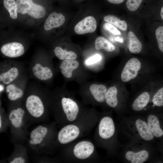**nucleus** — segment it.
I'll use <instances>...</instances> for the list:
<instances>
[{
  "mask_svg": "<svg viewBox=\"0 0 163 163\" xmlns=\"http://www.w3.org/2000/svg\"><path fill=\"white\" fill-rule=\"evenodd\" d=\"M100 115L93 109L90 110L78 120L62 127L58 133V141L66 144L87 136L97 124Z\"/></svg>",
  "mask_w": 163,
  "mask_h": 163,
  "instance_id": "f257e3e1",
  "label": "nucleus"
},
{
  "mask_svg": "<svg viewBox=\"0 0 163 163\" xmlns=\"http://www.w3.org/2000/svg\"><path fill=\"white\" fill-rule=\"evenodd\" d=\"M97 125L94 137L95 145L108 151H113L116 143V128L111 115L105 113L100 114Z\"/></svg>",
  "mask_w": 163,
  "mask_h": 163,
  "instance_id": "f03ea898",
  "label": "nucleus"
},
{
  "mask_svg": "<svg viewBox=\"0 0 163 163\" xmlns=\"http://www.w3.org/2000/svg\"><path fill=\"white\" fill-rule=\"evenodd\" d=\"M72 142L70 155L74 162H94L99 159L96 145L91 140H78Z\"/></svg>",
  "mask_w": 163,
  "mask_h": 163,
  "instance_id": "7ed1b4c3",
  "label": "nucleus"
},
{
  "mask_svg": "<svg viewBox=\"0 0 163 163\" xmlns=\"http://www.w3.org/2000/svg\"><path fill=\"white\" fill-rule=\"evenodd\" d=\"M18 12L22 14H28L35 19H40L45 15V8L34 3L32 0H16Z\"/></svg>",
  "mask_w": 163,
  "mask_h": 163,
  "instance_id": "20e7f679",
  "label": "nucleus"
},
{
  "mask_svg": "<svg viewBox=\"0 0 163 163\" xmlns=\"http://www.w3.org/2000/svg\"><path fill=\"white\" fill-rule=\"evenodd\" d=\"M141 68L140 61L136 58L129 59L125 64L121 74V79L124 82L134 79L137 76Z\"/></svg>",
  "mask_w": 163,
  "mask_h": 163,
  "instance_id": "39448f33",
  "label": "nucleus"
},
{
  "mask_svg": "<svg viewBox=\"0 0 163 163\" xmlns=\"http://www.w3.org/2000/svg\"><path fill=\"white\" fill-rule=\"evenodd\" d=\"M26 106L30 114L35 117H39L43 113L44 107L43 103L39 97L32 95L27 98Z\"/></svg>",
  "mask_w": 163,
  "mask_h": 163,
  "instance_id": "423d86ee",
  "label": "nucleus"
},
{
  "mask_svg": "<svg viewBox=\"0 0 163 163\" xmlns=\"http://www.w3.org/2000/svg\"><path fill=\"white\" fill-rule=\"evenodd\" d=\"M97 22L94 17L88 16L78 22L75 26L74 30L78 34L91 33L96 30Z\"/></svg>",
  "mask_w": 163,
  "mask_h": 163,
  "instance_id": "0eeeda50",
  "label": "nucleus"
},
{
  "mask_svg": "<svg viewBox=\"0 0 163 163\" xmlns=\"http://www.w3.org/2000/svg\"><path fill=\"white\" fill-rule=\"evenodd\" d=\"M1 51L4 55L10 57H16L22 55L24 52V48L21 43L13 42L3 45Z\"/></svg>",
  "mask_w": 163,
  "mask_h": 163,
  "instance_id": "6e6552de",
  "label": "nucleus"
},
{
  "mask_svg": "<svg viewBox=\"0 0 163 163\" xmlns=\"http://www.w3.org/2000/svg\"><path fill=\"white\" fill-rule=\"evenodd\" d=\"M65 21V17L62 13L52 12L45 21L44 29L46 30H49L53 28L60 27L64 24Z\"/></svg>",
  "mask_w": 163,
  "mask_h": 163,
  "instance_id": "1a4fd4ad",
  "label": "nucleus"
},
{
  "mask_svg": "<svg viewBox=\"0 0 163 163\" xmlns=\"http://www.w3.org/2000/svg\"><path fill=\"white\" fill-rule=\"evenodd\" d=\"M147 124L154 136L163 138V128L158 116L153 114L149 115L147 117Z\"/></svg>",
  "mask_w": 163,
  "mask_h": 163,
  "instance_id": "9d476101",
  "label": "nucleus"
},
{
  "mask_svg": "<svg viewBox=\"0 0 163 163\" xmlns=\"http://www.w3.org/2000/svg\"><path fill=\"white\" fill-rule=\"evenodd\" d=\"M89 88L93 99L95 102L100 104L105 102V95L107 91L105 85L94 84L90 86Z\"/></svg>",
  "mask_w": 163,
  "mask_h": 163,
  "instance_id": "9b49d317",
  "label": "nucleus"
},
{
  "mask_svg": "<svg viewBox=\"0 0 163 163\" xmlns=\"http://www.w3.org/2000/svg\"><path fill=\"white\" fill-rule=\"evenodd\" d=\"M135 126L139 136L142 139L146 141L153 139L154 136L145 121L140 119H137L135 121Z\"/></svg>",
  "mask_w": 163,
  "mask_h": 163,
  "instance_id": "f8f14e48",
  "label": "nucleus"
},
{
  "mask_svg": "<svg viewBox=\"0 0 163 163\" xmlns=\"http://www.w3.org/2000/svg\"><path fill=\"white\" fill-rule=\"evenodd\" d=\"M149 156L148 152L145 150L136 152L128 151L125 154L126 159L132 163H143L147 160Z\"/></svg>",
  "mask_w": 163,
  "mask_h": 163,
  "instance_id": "ddd939ff",
  "label": "nucleus"
},
{
  "mask_svg": "<svg viewBox=\"0 0 163 163\" xmlns=\"http://www.w3.org/2000/svg\"><path fill=\"white\" fill-rule=\"evenodd\" d=\"M79 65V62L75 60H65L59 66L61 72L64 76L67 78H71L73 71L78 68Z\"/></svg>",
  "mask_w": 163,
  "mask_h": 163,
  "instance_id": "4468645a",
  "label": "nucleus"
},
{
  "mask_svg": "<svg viewBox=\"0 0 163 163\" xmlns=\"http://www.w3.org/2000/svg\"><path fill=\"white\" fill-rule=\"evenodd\" d=\"M35 76L41 80H46L52 77L53 74L51 69L47 67H43L39 63L36 64L32 68Z\"/></svg>",
  "mask_w": 163,
  "mask_h": 163,
  "instance_id": "2eb2a0df",
  "label": "nucleus"
},
{
  "mask_svg": "<svg viewBox=\"0 0 163 163\" xmlns=\"http://www.w3.org/2000/svg\"><path fill=\"white\" fill-rule=\"evenodd\" d=\"M150 99V96L148 92H142L133 102L132 105L133 109L137 111L142 110L147 106Z\"/></svg>",
  "mask_w": 163,
  "mask_h": 163,
  "instance_id": "dca6fc26",
  "label": "nucleus"
},
{
  "mask_svg": "<svg viewBox=\"0 0 163 163\" xmlns=\"http://www.w3.org/2000/svg\"><path fill=\"white\" fill-rule=\"evenodd\" d=\"M118 93L117 89L115 86L111 87L107 90L105 95V101L110 107L115 108L117 106L118 104Z\"/></svg>",
  "mask_w": 163,
  "mask_h": 163,
  "instance_id": "f3484780",
  "label": "nucleus"
},
{
  "mask_svg": "<svg viewBox=\"0 0 163 163\" xmlns=\"http://www.w3.org/2000/svg\"><path fill=\"white\" fill-rule=\"evenodd\" d=\"M128 37L129 48L130 52L134 54L140 52L142 48V44L134 33L131 31H129Z\"/></svg>",
  "mask_w": 163,
  "mask_h": 163,
  "instance_id": "a211bd4d",
  "label": "nucleus"
},
{
  "mask_svg": "<svg viewBox=\"0 0 163 163\" xmlns=\"http://www.w3.org/2000/svg\"><path fill=\"white\" fill-rule=\"evenodd\" d=\"M94 46L95 49L97 50L104 49L108 52L114 51L115 48L113 44L102 36H99L96 39Z\"/></svg>",
  "mask_w": 163,
  "mask_h": 163,
  "instance_id": "6ab92c4d",
  "label": "nucleus"
},
{
  "mask_svg": "<svg viewBox=\"0 0 163 163\" xmlns=\"http://www.w3.org/2000/svg\"><path fill=\"white\" fill-rule=\"evenodd\" d=\"M54 52L56 56L60 60H75L77 58L75 52L63 50L59 46L56 47Z\"/></svg>",
  "mask_w": 163,
  "mask_h": 163,
  "instance_id": "aec40b11",
  "label": "nucleus"
},
{
  "mask_svg": "<svg viewBox=\"0 0 163 163\" xmlns=\"http://www.w3.org/2000/svg\"><path fill=\"white\" fill-rule=\"evenodd\" d=\"M18 71L17 68L12 67L7 72L1 74L0 75V81L4 84H9L18 76Z\"/></svg>",
  "mask_w": 163,
  "mask_h": 163,
  "instance_id": "412c9836",
  "label": "nucleus"
},
{
  "mask_svg": "<svg viewBox=\"0 0 163 163\" xmlns=\"http://www.w3.org/2000/svg\"><path fill=\"white\" fill-rule=\"evenodd\" d=\"M6 91L8 93V98L11 101H14L21 98L23 95L22 90L12 84H9L6 87Z\"/></svg>",
  "mask_w": 163,
  "mask_h": 163,
  "instance_id": "4be33fe9",
  "label": "nucleus"
},
{
  "mask_svg": "<svg viewBox=\"0 0 163 163\" xmlns=\"http://www.w3.org/2000/svg\"><path fill=\"white\" fill-rule=\"evenodd\" d=\"M104 20L123 30L126 31L127 29V26L126 22L124 21L120 20L115 16L112 15L106 16L104 17Z\"/></svg>",
  "mask_w": 163,
  "mask_h": 163,
  "instance_id": "5701e85b",
  "label": "nucleus"
},
{
  "mask_svg": "<svg viewBox=\"0 0 163 163\" xmlns=\"http://www.w3.org/2000/svg\"><path fill=\"white\" fill-rule=\"evenodd\" d=\"M3 5L9 12L11 18L13 19L17 18L18 11L16 3L15 0H3Z\"/></svg>",
  "mask_w": 163,
  "mask_h": 163,
  "instance_id": "b1692460",
  "label": "nucleus"
},
{
  "mask_svg": "<svg viewBox=\"0 0 163 163\" xmlns=\"http://www.w3.org/2000/svg\"><path fill=\"white\" fill-rule=\"evenodd\" d=\"M155 33L158 50L163 54V25L158 27L155 30Z\"/></svg>",
  "mask_w": 163,
  "mask_h": 163,
  "instance_id": "393cba45",
  "label": "nucleus"
},
{
  "mask_svg": "<svg viewBox=\"0 0 163 163\" xmlns=\"http://www.w3.org/2000/svg\"><path fill=\"white\" fill-rule=\"evenodd\" d=\"M143 0H127L126 6L129 10L133 11L139 8Z\"/></svg>",
  "mask_w": 163,
  "mask_h": 163,
  "instance_id": "a878e982",
  "label": "nucleus"
},
{
  "mask_svg": "<svg viewBox=\"0 0 163 163\" xmlns=\"http://www.w3.org/2000/svg\"><path fill=\"white\" fill-rule=\"evenodd\" d=\"M101 59V56L99 54H95L87 59L85 62L88 65L93 64L100 61Z\"/></svg>",
  "mask_w": 163,
  "mask_h": 163,
  "instance_id": "bb28decb",
  "label": "nucleus"
},
{
  "mask_svg": "<svg viewBox=\"0 0 163 163\" xmlns=\"http://www.w3.org/2000/svg\"><path fill=\"white\" fill-rule=\"evenodd\" d=\"M105 27L108 30L115 35H120V32L113 25L110 23H107L105 24Z\"/></svg>",
  "mask_w": 163,
  "mask_h": 163,
  "instance_id": "cd10ccee",
  "label": "nucleus"
},
{
  "mask_svg": "<svg viewBox=\"0 0 163 163\" xmlns=\"http://www.w3.org/2000/svg\"><path fill=\"white\" fill-rule=\"evenodd\" d=\"M25 161L24 159L21 157L15 158L10 163H24Z\"/></svg>",
  "mask_w": 163,
  "mask_h": 163,
  "instance_id": "c85d7f7f",
  "label": "nucleus"
},
{
  "mask_svg": "<svg viewBox=\"0 0 163 163\" xmlns=\"http://www.w3.org/2000/svg\"><path fill=\"white\" fill-rule=\"evenodd\" d=\"M110 3L114 4H118L122 3L124 0H107Z\"/></svg>",
  "mask_w": 163,
  "mask_h": 163,
  "instance_id": "c756f323",
  "label": "nucleus"
},
{
  "mask_svg": "<svg viewBox=\"0 0 163 163\" xmlns=\"http://www.w3.org/2000/svg\"><path fill=\"white\" fill-rule=\"evenodd\" d=\"M159 14L161 19L163 21V6L160 8Z\"/></svg>",
  "mask_w": 163,
  "mask_h": 163,
  "instance_id": "7c9ffc66",
  "label": "nucleus"
},
{
  "mask_svg": "<svg viewBox=\"0 0 163 163\" xmlns=\"http://www.w3.org/2000/svg\"><path fill=\"white\" fill-rule=\"evenodd\" d=\"M115 40L117 41L120 42L122 43L123 42V40L122 38L119 37H117L115 38Z\"/></svg>",
  "mask_w": 163,
  "mask_h": 163,
  "instance_id": "2f4dec72",
  "label": "nucleus"
},
{
  "mask_svg": "<svg viewBox=\"0 0 163 163\" xmlns=\"http://www.w3.org/2000/svg\"><path fill=\"white\" fill-rule=\"evenodd\" d=\"M14 111L13 110H12L10 114H9V117H8V118H9V120H11V117L13 115V113H14Z\"/></svg>",
  "mask_w": 163,
  "mask_h": 163,
  "instance_id": "473e14b6",
  "label": "nucleus"
},
{
  "mask_svg": "<svg viewBox=\"0 0 163 163\" xmlns=\"http://www.w3.org/2000/svg\"><path fill=\"white\" fill-rule=\"evenodd\" d=\"M42 127L41 125H39L37 127L36 129L37 130L40 131V128Z\"/></svg>",
  "mask_w": 163,
  "mask_h": 163,
  "instance_id": "72a5a7b5",
  "label": "nucleus"
},
{
  "mask_svg": "<svg viewBox=\"0 0 163 163\" xmlns=\"http://www.w3.org/2000/svg\"><path fill=\"white\" fill-rule=\"evenodd\" d=\"M2 126V120L1 118V116H0V128H1Z\"/></svg>",
  "mask_w": 163,
  "mask_h": 163,
  "instance_id": "f704fd0d",
  "label": "nucleus"
}]
</instances>
